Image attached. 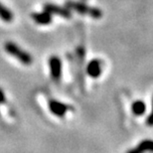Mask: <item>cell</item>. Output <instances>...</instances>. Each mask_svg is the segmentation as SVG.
I'll use <instances>...</instances> for the list:
<instances>
[{
    "label": "cell",
    "mask_w": 153,
    "mask_h": 153,
    "mask_svg": "<svg viewBox=\"0 0 153 153\" xmlns=\"http://www.w3.org/2000/svg\"><path fill=\"white\" fill-rule=\"evenodd\" d=\"M4 50L6 53L13 56L14 58L26 66L31 65L33 63V57L28 52L24 51L22 48H20L17 44L13 42H6L4 44Z\"/></svg>",
    "instance_id": "obj_1"
},
{
    "label": "cell",
    "mask_w": 153,
    "mask_h": 153,
    "mask_svg": "<svg viewBox=\"0 0 153 153\" xmlns=\"http://www.w3.org/2000/svg\"><path fill=\"white\" fill-rule=\"evenodd\" d=\"M66 8H68L69 10H74L76 12H79L81 14L88 15L94 19H100L102 16V11H100L99 8L91 7L84 4L81 2H76V1H69L66 2Z\"/></svg>",
    "instance_id": "obj_2"
},
{
    "label": "cell",
    "mask_w": 153,
    "mask_h": 153,
    "mask_svg": "<svg viewBox=\"0 0 153 153\" xmlns=\"http://www.w3.org/2000/svg\"><path fill=\"white\" fill-rule=\"evenodd\" d=\"M51 76L55 81H59L62 76V61L58 56H52L49 59Z\"/></svg>",
    "instance_id": "obj_3"
},
{
    "label": "cell",
    "mask_w": 153,
    "mask_h": 153,
    "mask_svg": "<svg viewBox=\"0 0 153 153\" xmlns=\"http://www.w3.org/2000/svg\"><path fill=\"white\" fill-rule=\"evenodd\" d=\"M44 11H47L48 13H50L51 15L56 14L63 18H67V19L72 17L71 10H69V9L66 7H61L59 5L52 4V3H47V4L44 5Z\"/></svg>",
    "instance_id": "obj_4"
},
{
    "label": "cell",
    "mask_w": 153,
    "mask_h": 153,
    "mask_svg": "<svg viewBox=\"0 0 153 153\" xmlns=\"http://www.w3.org/2000/svg\"><path fill=\"white\" fill-rule=\"evenodd\" d=\"M49 109L53 114L59 116V117H63L66 114V112L70 109V106L59 102V100H51L49 102Z\"/></svg>",
    "instance_id": "obj_5"
},
{
    "label": "cell",
    "mask_w": 153,
    "mask_h": 153,
    "mask_svg": "<svg viewBox=\"0 0 153 153\" xmlns=\"http://www.w3.org/2000/svg\"><path fill=\"white\" fill-rule=\"evenodd\" d=\"M87 74L91 78H97L102 74V62L97 59L91 61L87 66Z\"/></svg>",
    "instance_id": "obj_6"
},
{
    "label": "cell",
    "mask_w": 153,
    "mask_h": 153,
    "mask_svg": "<svg viewBox=\"0 0 153 153\" xmlns=\"http://www.w3.org/2000/svg\"><path fill=\"white\" fill-rule=\"evenodd\" d=\"M31 17L36 23L40 25H48L52 22V15L47 11L41 12V13H33Z\"/></svg>",
    "instance_id": "obj_7"
},
{
    "label": "cell",
    "mask_w": 153,
    "mask_h": 153,
    "mask_svg": "<svg viewBox=\"0 0 153 153\" xmlns=\"http://www.w3.org/2000/svg\"><path fill=\"white\" fill-rule=\"evenodd\" d=\"M0 19H2L4 22H11L13 20V13L2 3H0Z\"/></svg>",
    "instance_id": "obj_8"
},
{
    "label": "cell",
    "mask_w": 153,
    "mask_h": 153,
    "mask_svg": "<svg viewBox=\"0 0 153 153\" xmlns=\"http://www.w3.org/2000/svg\"><path fill=\"white\" fill-rule=\"evenodd\" d=\"M131 109H132V112L135 115H142L145 112L146 105L142 100H136L131 105Z\"/></svg>",
    "instance_id": "obj_9"
},
{
    "label": "cell",
    "mask_w": 153,
    "mask_h": 153,
    "mask_svg": "<svg viewBox=\"0 0 153 153\" xmlns=\"http://www.w3.org/2000/svg\"><path fill=\"white\" fill-rule=\"evenodd\" d=\"M138 146L140 148L142 149L144 153L146 151H150V152H153V140H150V139H145L141 141L138 144Z\"/></svg>",
    "instance_id": "obj_10"
},
{
    "label": "cell",
    "mask_w": 153,
    "mask_h": 153,
    "mask_svg": "<svg viewBox=\"0 0 153 153\" xmlns=\"http://www.w3.org/2000/svg\"><path fill=\"white\" fill-rule=\"evenodd\" d=\"M146 123H147V125H149V126H153V100H152V109H151L150 114H149L147 117Z\"/></svg>",
    "instance_id": "obj_11"
},
{
    "label": "cell",
    "mask_w": 153,
    "mask_h": 153,
    "mask_svg": "<svg viewBox=\"0 0 153 153\" xmlns=\"http://www.w3.org/2000/svg\"><path fill=\"white\" fill-rule=\"evenodd\" d=\"M126 153H144V151H143L142 149L140 148L138 145H137L135 148H132V149H130V150H128V151H127Z\"/></svg>",
    "instance_id": "obj_12"
},
{
    "label": "cell",
    "mask_w": 153,
    "mask_h": 153,
    "mask_svg": "<svg viewBox=\"0 0 153 153\" xmlns=\"http://www.w3.org/2000/svg\"><path fill=\"white\" fill-rule=\"evenodd\" d=\"M5 100H6V99H5V94H4V91H3L2 88H0V105H1V103H4Z\"/></svg>",
    "instance_id": "obj_13"
}]
</instances>
